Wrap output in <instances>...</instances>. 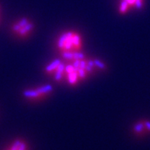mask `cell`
<instances>
[{"instance_id": "cell-1", "label": "cell", "mask_w": 150, "mask_h": 150, "mask_svg": "<svg viewBox=\"0 0 150 150\" xmlns=\"http://www.w3.org/2000/svg\"><path fill=\"white\" fill-rule=\"evenodd\" d=\"M57 45L61 52H78L82 47L81 37L78 33L66 32L60 37Z\"/></svg>"}, {"instance_id": "cell-2", "label": "cell", "mask_w": 150, "mask_h": 150, "mask_svg": "<svg viewBox=\"0 0 150 150\" xmlns=\"http://www.w3.org/2000/svg\"><path fill=\"white\" fill-rule=\"evenodd\" d=\"M143 0H121L120 4V12L125 13L132 8H140L142 4Z\"/></svg>"}, {"instance_id": "cell-3", "label": "cell", "mask_w": 150, "mask_h": 150, "mask_svg": "<svg viewBox=\"0 0 150 150\" xmlns=\"http://www.w3.org/2000/svg\"><path fill=\"white\" fill-rule=\"evenodd\" d=\"M23 95L24 97H27L29 99H41L45 98L43 95L39 93L38 91L35 90H28V91H25L23 92Z\"/></svg>"}, {"instance_id": "cell-4", "label": "cell", "mask_w": 150, "mask_h": 150, "mask_svg": "<svg viewBox=\"0 0 150 150\" xmlns=\"http://www.w3.org/2000/svg\"><path fill=\"white\" fill-rule=\"evenodd\" d=\"M61 63V61L59 59L54 60L53 62H52L50 65H48L47 66L45 67V71L47 73H53L55 72L56 69L57 68V67L59 66L60 63Z\"/></svg>"}, {"instance_id": "cell-5", "label": "cell", "mask_w": 150, "mask_h": 150, "mask_svg": "<svg viewBox=\"0 0 150 150\" xmlns=\"http://www.w3.org/2000/svg\"><path fill=\"white\" fill-rule=\"evenodd\" d=\"M67 74V79H68V81L70 84H75L77 82L78 80V74H77V69H75L73 72L69 73Z\"/></svg>"}, {"instance_id": "cell-6", "label": "cell", "mask_w": 150, "mask_h": 150, "mask_svg": "<svg viewBox=\"0 0 150 150\" xmlns=\"http://www.w3.org/2000/svg\"><path fill=\"white\" fill-rule=\"evenodd\" d=\"M145 129V123L144 122H139L136 124L134 127V130L137 133H141L142 130Z\"/></svg>"}, {"instance_id": "cell-7", "label": "cell", "mask_w": 150, "mask_h": 150, "mask_svg": "<svg viewBox=\"0 0 150 150\" xmlns=\"http://www.w3.org/2000/svg\"><path fill=\"white\" fill-rule=\"evenodd\" d=\"M22 140H16V141L13 142V145L11 146L10 150H18L19 146H20V143H21Z\"/></svg>"}, {"instance_id": "cell-8", "label": "cell", "mask_w": 150, "mask_h": 150, "mask_svg": "<svg viewBox=\"0 0 150 150\" xmlns=\"http://www.w3.org/2000/svg\"><path fill=\"white\" fill-rule=\"evenodd\" d=\"M28 23H29V20H28L27 18H22L18 24L22 28V27H25V26L27 25Z\"/></svg>"}, {"instance_id": "cell-9", "label": "cell", "mask_w": 150, "mask_h": 150, "mask_svg": "<svg viewBox=\"0 0 150 150\" xmlns=\"http://www.w3.org/2000/svg\"><path fill=\"white\" fill-rule=\"evenodd\" d=\"M63 74H64V73H62L60 72H55V76H54V77H55V80L57 81H61L62 78H63Z\"/></svg>"}, {"instance_id": "cell-10", "label": "cell", "mask_w": 150, "mask_h": 150, "mask_svg": "<svg viewBox=\"0 0 150 150\" xmlns=\"http://www.w3.org/2000/svg\"><path fill=\"white\" fill-rule=\"evenodd\" d=\"M27 143H26L24 141H23V140H22L21 143H20V146H19L18 150H27Z\"/></svg>"}, {"instance_id": "cell-11", "label": "cell", "mask_w": 150, "mask_h": 150, "mask_svg": "<svg viewBox=\"0 0 150 150\" xmlns=\"http://www.w3.org/2000/svg\"><path fill=\"white\" fill-rule=\"evenodd\" d=\"M33 27H34V25H33V24L30 23V22H29V23H28V24H27V25L25 26V27H24V29H25L26 31H27V32L29 33V31H31V29H33Z\"/></svg>"}, {"instance_id": "cell-12", "label": "cell", "mask_w": 150, "mask_h": 150, "mask_svg": "<svg viewBox=\"0 0 150 150\" xmlns=\"http://www.w3.org/2000/svg\"><path fill=\"white\" fill-rule=\"evenodd\" d=\"M21 28L22 27H20L18 24H14L13 27V30L14 31H16V32H18Z\"/></svg>"}, {"instance_id": "cell-13", "label": "cell", "mask_w": 150, "mask_h": 150, "mask_svg": "<svg viewBox=\"0 0 150 150\" xmlns=\"http://www.w3.org/2000/svg\"><path fill=\"white\" fill-rule=\"evenodd\" d=\"M94 63H95V64L97 66L101 67V68H104V67H105L104 63H101V62L99 61H94Z\"/></svg>"}, {"instance_id": "cell-14", "label": "cell", "mask_w": 150, "mask_h": 150, "mask_svg": "<svg viewBox=\"0 0 150 150\" xmlns=\"http://www.w3.org/2000/svg\"><path fill=\"white\" fill-rule=\"evenodd\" d=\"M145 129H148V130L150 131V122H147L146 121L145 122Z\"/></svg>"}]
</instances>
